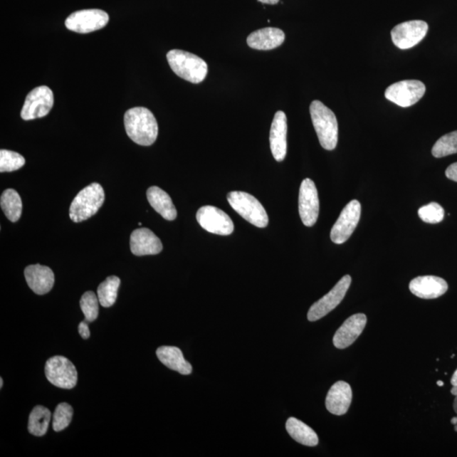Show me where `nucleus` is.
Returning a JSON list of instances; mask_svg holds the SVG:
<instances>
[{"instance_id":"1","label":"nucleus","mask_w":457,"mask_h":457,"mask_svg":"<svg viewBox=\"0 0 457 457\" xmlns=\"http://www.w3.org/2000/svg\"><path fill=\"white\" fill-rule=\"evenodd\" d=\"M124 123L128 137L138 145L151 146L158 137V122L147 107H136L125 112Z\"/></svg>"},{"instance_id":"2","label":"nucleus","mask_w":457,"mask_h":457,"mask_svg":"<svg viewBox=\"0 0 457 457\" xmlns=\"http://www.w3.org/2000/svg\"><path fill=\"white\" fill-rule=\"evenodd\" d=\"M310 115L322 149L334 150L338 142V122L334 112L315 100L310 105Z\"/></svg>"},{"instance_id":"3","label":"nucleus","mask_w":457,"mask_h":457,"mask_svg":"<svg viewBox=\"0 0 457 457\" xmlns=\"http://www.w3.org/2000/svg\"><path fill=\"white\" fill-rule=\"evenodd\" d=\"M170 68L181 78L198 84L208 75V64L194 53L173 49L167 53Z\"/></svg>"},{"instance_id":"4","label":"nucleus","mask_w":457,"mask_h":457,"mask_svg":"<svg viewBox=\"0 0 457 457\" xmlns=\"http://www.w3.org/2000/svg\"><path fill=\"white\" fill-rule=\"evenodd\" d=\"M105 194L100 184L92 183L83 188L71 203L70 218L75 223L87 221L93 216L104 204Z\"/></svg>"},{"instance_id":"5","label":"nucleus","mask_w":457,"mask_h":457,"mask_svg":"<svg viewBox=\"0 0 457 457\" xmlns=\"http://www.w3.org/2000/svg\"><path fill=\"white\" fill-rule=\"evenodd\" d=\"M228 204L246 221L258 228H266L268 216L260 201L244 191H231L227 195Z\"/></svg>"},{"instance_id":"6","label":"nucleus","mask_w":457,"mask_h":457,"mask_svg":"<svg viewBox=\"0 0 457 457\" xmlns=\"http://www.w3.org/2000/svg\"><path fill=\"white\" fill-rule=\"evenodd\" d=\"M426 92L425 85L418 80H405L394 83L385 90L389 101L400 107H407L418 103Z\"/></svg>"},{"instance_id":"7","label":"nucleus","mask_w":457,"mask_h":457,"mask_svg":"<svg viewBox=\"0 0 457 457\" xmlns=\"http://www.w3.org/2000/svg\"><path fill=\"white\" fill-rule=\"evenodd\" d=\"M46 375L49 382L62 389H73L78 383V375L75 367L62 356L49 358L46 365Z\"/></svg>"},{"instance_id":"8","label":"nucleus","mask_w":457,"mask_h":457,"mask_svg":"<svg viewBox=\"0 0 457 457\" xmlns=\"http://www.w3.org/2000/svg\"><path fill=\"white\" fill-rule=\"evenodd\" d=\"M351 284V276H343L328 294H326L309 309L308 320L311 322L320 320L333 311L342 302Z\"/></svg>"},{"instance_id":"9","label":"nucleus","mask_w":457,"mask_h":457,"mask_svg":"<svg viewBox=\"0 0 457 457\" xmlns=\"http://www.w3.org/2000/svg\"><path fill=\"white\" fill-rule=\"evenodd\" d=\"M361 204L352 200L345 207L330 232V238L335 244H342L350 238L361 217Z\"/></svg>"},{"instance_id":"10","label":"nucleus","mask_w":457,"mask_h":457,"mask_svg":"<svg viewBox=\"0 0 457 457\" xmlns=\"http://www.w3.org/2000/svg\"><path fill=\"white\" fill-rule=\"evenodd\" d=\"M110 21L109 15L102 10H82L73 13L67 18V29L78 33H89L104 28Z\"/></svg>"},{"instance_id":"11","label":"nucleus","mask_w":457,"mask_h":457,"mask_svg":"<svg viewBox=\"0 0 457 457\" xmlns=\"http://www.w3.org/2000/svg\"><path fill=\"white\" fill-rule=\"evenodd\" d=\"M53 94L47 86L38 87L28 93L21 110V118L31 120L44 117L52 110Z\"/></svg>"},{"instance_id":"12","label":"nucleus","mask_w":457,"mask_h":457,"mask_svg":"<svg viewBox=\"0 0 457 457\" xmlns=\"http://www.w3.org/2000/svg\"><path fill=\"white\" fill-rule=\"evenodd\" d=\"M199 225L208 232L219 236H228L234 231V224L227 214L214 206H204L196 215Z\"/></svg>"},{"instance_id":"13","label":"nucleus","mask_w":457,"mask_h":457,"mask_svg":"<svg viewBox=\"0 0 457 457\" xmlns=\"http://www.w3.org/2000/svg\"><path fill=\"white\" fill-rule=\"evenodd\" d=\"M299 214L304 226H315L320 214V199L315 182L305 179L299 191Z\"/></svg>"},{"instance_id":"14","label":"nucleus","mask_w":457,"mask_h":457,"mask_svg":"<svg viewBox=\"0 0 457 457\" xmlns=\"http://www.w3.org/2000/svg\"><path fill=\"white\" fill-rule=\"evenodd\" d=\"M428 30V24L423 21L403 22L392 29V41L399 48L409 49L422 41Z\"/></svg>"},{"instance_id":"15","label":"nucleus","mask_w":457,"mask_h":457,"mask_svg":"<svg viewBox=\"0 0 457 457\" xmlns=\"http://www.w3.org/2000/svg\"><path fill=\"white\" fill-rule=\"evenodd\" d=\"M367 325V316L364 313H357L343 322L334 335V346L345 349L352 346L359 337Z\"/></svg>"},{"instance_id":"16","label":"nucleus","mask_w":457,"mask_h":457,"mask_svg":"<svg viewBox=\"0 0 457 457\" xmlns=\"http://www.w3.org/2000/svg\"><path fill=\"white\" fill-rule=\"evenodd\" d=\"M270 142L273 156L281 162L288 152V118L283 111H278L273 120Z\"/></svg>"},{"instance_id":"17","label":"nucleus","mask_w":457,"mask_h":457,"mask_svg":"<svg viewBox=\"0 0 457 457\" xmlns=\"http://www.w3.org/2000/svg\"><path fill=\"white\" fill-rule=\"evenodd\" d=\"M131 251L136 256L156 255L162 252L163 245L159 237L147 228H139L134 231L130 240Z\"/></svg>"},{"instance_id":"18","label":"nucleus","mask_w":457,"mask_h":457,"mask_svg":"<svg viewBox=\"0 0 457 457\" xmlns=\"http://www.w3.org/2000/svg\"><path fill=\"white\" fill-rule=\"evenodd\" d=\"M411 293L422 299H436L441 297L448 290L447 282L441 277L419 276L410 282Z\"/></svg>"},{"instance_id":"19","label":"nucleus","mask_w":457,"mask_h":457,"mask_svg":"<svg viewBox=\"0 0 457 457\" xmlns=\"http://www.w3.org/2000/svg\"><path fill=\"white\" fill-rule=\"evenodd\" d=\"M352 401V391L345 381H338L327 394L325 406L330 414L337 416L346 414Z\"/></svg>"},{"instance_id":"20","label":"nucleus","mask_w":457,"mask_h":457,"mask_svg":"<svg viewBox=\"0 0 457 457\" xmlns=\"http://www.w3.org/2000/svg\"><path fill=\"white\" fill-rule=\"evenodd\" d=\"M25 278L31 290L36 294H47L55 284V275L51 268L34 264L26 268Z\"/></svg>"},{"instance_id":"21","label":"nucleus","mask_w":457,"mask_h":457,"mask_svg":"<svg viewBox=\"0 0 457 457\" xmlns=\"http://www.w3.org/2000/svg\"><path fill=\"white\" fill-rule=\"evenodd\" d=\"M284 31L275 28H266L251 33L246 43L250 48L257 51H271L280 47L285 41Z\"/></svg>"},{"instance_id":"22","label":"nucleus","mask_w":457,"mask_h":457,"mask_svg":"<svg viewBox=\"0 0 457 457\" xmlns=\"http://www.w3.org/2000/svg\"><path fill=\"white\" fill-rule=\"evenodd\" d=\"M147 198L152 208L164 219L169 221L176 219L177 216V209L167 192L158 187H151L147 191Z\"/></svg>"},{"instance_id":"23","label":"nucleus","mask_w":457,"mask_h":457,"mask_svg":"<svg viewBox=\"0 0 457 457\" xmlns=\"http://www.w3.org/2000/svg\"><path fill=\"white\" fill-rule=\"evenodd\" d=\"M159 361L169 369L183 375L191 374L192 367L188 362L180 348L176 347H161L156 352Z\"/></svg>"},{"instance_id":"24","label":"nucleus","mask_w":457,"mask_h":457,"mask_svg":"<svg viewBox=\"0 0 457 457\" xmlns=\"http://www.w3.org/2000/svg\"><path fill=\"white\" fill-rule=\"evenodd\" d=\"M286 430L294 441L306 446H316L319 443V437L315 430L306 424L295 418H290L285 424Z\"/></svg>"},{"instance_id":"25","label":"nucleus","mask_w":457,"mask_h":457,"mask_svg":"<svg viewBox=\"0 0 457 457\" xmlns=\"http://www.w3.org/2000/svg\"><path fill=\"white\" fill-rule=\"evenodd\" d=\"M1 209L9 221L17 222L21 216L22 201L19 194L14 189L4 191L0 199Z\"/></svg>"},{"instance_id":"26","label":"nucleus","mask_w":457,"mask_h":457,"mask_svg":"<svg viewBox=\"0 0 457 457\" xmlns=\"http://www.w3.org/2000/svg\"><path fill=\"white\" fill-rule=\"evenodd\" d=\"M51 420V411L43 406H35L29 416V432L35 436H44L47 433Z\"/></svg>"},{"instance_id":"27","label":"nucleus","mask_w":457,"mask_h":457,"mask_svg":"<svg viewBox=\"0 0 457 457\" xmlns=\"http://www.w3.org/2000/svg\"><path fill=\"white\" fill-rule=\"evenodd\" d=\"M120 280L117 276L112 275L102 282L98 288V298L101 306L110 308L113 306L117 299Z\"/></svg>"},{"instance_id":"28","label":"nucleus","mask_w":457,"mask_h":457,"mask_svg":"<svg viewBox=\"0 0 457 457\" xmlns=\"http://www.w3.org/2000/svg\"><path fill=\"white\" fill-rule=\"evenodd\" d=\"M457 154V131L441 137L432 149V154L436 158Z\"/></svg>"},{"instance_id":"29","label":"nucleus","mask_w":457,"mask_h":457,"mask_svg":"<svg viewBox=\"0 0 457 457\" xmlns=\"http://www.w3.org/2000/svg\"><path fill=\"white\" fill-rule=\"evenodd\" d=\"M26 160L18 152L2 149L0 151V172H12L23 167Z\"/></svg>"},{"instance_id":"30","label":"nucleus","mask_w":457,"mask_h":457,"mask_svg":"<svg viewBox=\"0 0 457 457\" xmlns=\"http://www.w3.org/2000/svg\"><path fill=\"white\" fill-rule=\"evenodd\" d=\"M73 409L67 403L58 405L53 415V429L56 432H61L69 426L73 420Z\"/></svg>"},{"instance_id":"31","label":"nucleus","mask_w":457,"mask_h":457,"mask_svg":"<svg viewBox=\"0 0 457 457\" xmlns=\"http://www.w3.org/2000/svg\"><path fill=\"white\" fill-rule=\"evenodd\" d=\"M98 303H100V300L93 291L89 290L83 295L80 306L87 322H93L97 320L98 312H100Z\"/></svg>"},{"instance_id":"32","label":"nucleus","mask_w":457,"mask_h":457,"mask_svg":"<svg viewBox=\"0 0 457 457\" xmlns=\"http://www.w3.org/2000/svg\"><path fill=\"white\" fill-rule=\"evenodd\" d=\"M419 215L424 222L437 224L445 217V210L437 203H430L419 209Z\"/></svg>"},{"instance_id":"33","label":"nucleus","mask_w":457,"mask_h":457,"mask_svg":"<svg viewBox=\"0 0 457 457\" xmlns=\"http://www.w3.org/2000/svg\"><path fill=\"white\" fill-rule=\"evenodd\" d=\"M446 176L450 180L457 182V162L452 164L446 170Z\"/></svg>"},{"instance_id":"34","label":"nucleus","mask_w":457,"mask_h":457,"mask_svg":"<svg viewBox=\"0 0 457 457\" xmlns=\"http://www.w3.org/2000/svg\"><path fill=\"white\" fill-rule=\"evenodd\" d=\"M78 330L80 336H82L83 339L86 340L90 337V330H89L87 321L80 322Z\"/></svg>"},{"instance_id":"35","label":"nucleus","mask_w":457,"mask_h":457,"mask_svg":"<svg viewBox=\"0 0 457 457\" xmlns=\"http://www.w3.org/2000/svg\"><path fill=\"white\" fill-rule=\"evenodd\" d=\"M258 1L266 4H276L280 0H258Z\"/></svg>"},{"instance_id":"36","label":"nucleus","mask_w":457,"mask_h":457,"mask_svg":"<svg viewBox=\"0 0 457 457\" xmlns=\"http://www.w3.org/2000/svg\"><path fill=\"white\" fill-rule=\"evenodd\" d=\"M451 392L452 395L457 396V384L453 385V388L451 389Z\"/></svg>"},{"instance_id":"37","label":"nucleus","mask_w":457,"mask_h":457,"mask_svg":"<svg viewBox=\"0 0 457 457\" xmlns=\"http://www.w3.org/2000/svg\"><path fill=\"white\" fill-rule=\"evenodd\" d=\"M453 409H454V411H456V414H457V396H456V399L454 400Z\"/></svg>"},{"instance_id":"38","label":"nucleus","mask_w":457,"mask_h":457,"mask_svg":"<svg viewBox=\"0 0 457 457\" xmlns=\"http://www.w3.org/2000/svg\"><path fill=\"white\" fill-rule=\"evenodd\" d=\"M451 424L453 425H457V416L451 419Z\"/></svg>"},{"instance_id":"39","label":"nucleus","mask_w":457,"mask_h":457,"mask_svg":"<svg viewBox=\"0 0 457 457\" xmlns=\"http://www.w3.org/2000/svg\"><path fill=\"white\" fill-rule=\"evenodd\" d=\"M3 384H4V380H3V379L1 378V379H0V388H2V387H3Z\"/></svg>"},{"instance_id":"40","label":"nucleus","mask_w":457,"mask_h":457,"mask_svg":"<svg viewBox=\"0 0 457 457\" xmlns=\"http://www.w3.org/2000/svg\"><path fill=\"white\" fill-rule=\"evenodd\" d=\"M437 384L438 385V387H443V383L442 382V381H438Z\"/></svg>"},{"instance_id":"41","label":"nucleus","mask_w":457,"mask_h":457,"mask_svg":"<svg viewBox=\"0 0 457 457\" xmlns=\"http://www.w3.org/2000/svg\"><path fill=\"white\" fill-rule=\"evenodd\" d=\"M454 426H455V431L457 432V425H454Z\"/></svg>"}]
</instances>
